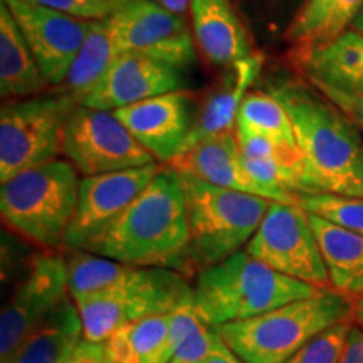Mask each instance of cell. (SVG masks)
Here are the masks:
<instances>
[{"label": "cell", "instance_id": "1", "mask_svg": "<svg viewBox=\"0 0 363 363\" xmlns=\"http://www.w3.org/2000/svg\"><path fill=\"white\" fill-rule=\"evenodd\" d=\"M288 111L299 150V194L363 197V138L330 101L298 84L272 91Z\"/></svg>", "mask_w": 363, "mask_h": 363}, {"label": "cell", "instance_id": "2", "mask_svg": "<svg viewBox=\"0 0 363 363\" xmlns=\"http://www.w3.org/2000/svg\"><path fill=\"white\" fill-rule=\"evenodd\" d=\"M86 252L138 267H169L194 278L187 203L180 175L167 167Z\"/></svg>", "mask_w": 363, "mask_h": 363}, {"label": "cell", "instance_id": "3", "mask_svg": "<svg viewBox=\"0 0 363 363\" xmlns=\"http://www.w3.org/2000/svg\"><path fill=\"white\" fill-rule=\"evenodd\" d=\"M192 286L195 311L211 326L249 320L323 289L281 274L246 249L199 272Z\"/></svg>", "mask_w": 363, "mask_h": 363}, {"label": "cell", "instance_id": "4", "mask_svg": "<svg viewBox=\"0 0 363 363\" xmlns=\"http://www.w3.org/2000/svg\"><path fill=\"white\" fill-rule=\"evenodd\" d=\"M353 311L352 298L328 288L259 316L214 328L242 363H284L321 331L353 321Z\"/></svg>", "mask_w": 363, "mask_h": 363}, {"label": "cell", "instance_id": "5", "mask_svg": "<svg viewBox=\"0 0 363 363\" xmlns=\"http://www.w3.org/2000/svg\"><path fill=\"white\" fill-rule=\"evenodd\" d=\"M79 172L69 160H52L4 182L0 214L12 233L40 251L66 249L79 195Z\"/></svg>", "mask_w": 363, "mask_h": 363}, {"label": "cell", "instance_id": "6", "mask_svg": "<svg viewBox=\"0 0 363 363\" xmlns=\"http://www.w3.org/2000/svg\"><path fill=\"white\" fill-rule=\"evenodd\" d=\"M179 174V172H177ZM187 203L194 278L246 249L272 201L179 174Z\"/></svg>", "mask_w": 363, "mask_h": 363}, {"label": "cell", "instance_id": "7", "mask_svg": "<svg viewBox=\"0 0 363 363\" xmlns=\"http://www.w3.org/2000/svg\"><path fill=\"white\" fill-rule=\"evenodd\" d=\"M192 301L189 276L169 267L130 266L110 288L74 303L83 320L84 340L104 343L125 326L167 315Z\"/></svg>", "mask_w": 363, "mask_h": 363}, {"label": "cell", "instance_id": "8", "mask_svg": "<svg viewBox=\"0 0 363 363\" xmlns=\"http://www.w3.org/2000/svg\"><path fill=\"white\" fill-rule=\"evenodd\" d=\"M78 104V99L67 93L4 104L0 111L2 184L21 172L57 160L66 123Z\"/></svg>", "mask_w": 363, "mask_h": 363}, {"label": "cell", "instance_id": "9", "mask_svg": "<svg viewBox=\"0 0 363 363\" xmlns=\"http://www.w3.org/2000/svg\"><path fill=\"white\" fill-rule=\"evenodd\" d=\"M246 251L281 274L316 288H330L310 216L298 202H271Z\"/></svg>", "mask_w": 363, "mask_h": 363}, {"label": "cell", "instance_id": "10", "mask_svg": "<svg viewBox=\"0 0 363 363\" xmlns=\"http://www.w3.org/2000/svg\"><path fill=\"white\" fill-rule=\"evenodd\" d=\"M62 153L84 177L113 174L155 163L115 111L78 104L67 120Z\"/></svg>", "mask_w": 363, "mask_h": 363}, {"label": "cell", "instance_id": "11", "mask_svg": "<svg viewBox=\"0 0 363 363\" xmlns=\"http://www.w3.org/2000/svg\"><path fill=\"white\" fill-rule=\"evenodd\" d=\"M69 294V267L61 251H43L16 286L0 315V363L57 310Z\"/></svg>", "mask_w": 363, "mask_h": 363}, {"label": "cell", "instance_id": "12", "mask_svg": "<svg viewBox=\"0 0 363 363\" xmlns=\"http://www.w3.org/2000/svg\"><path fill=\"white\" fill-rule=\"evenodd\" d=\"M160 170V163L155 162L138 169L83 177L78 207L66 235L67 251H84L106 233Z\"/></svg>", "mask_w": 363, "mask_h": 363}, {"label": "cell", "instance_id": "13", "mask_svg": "<svg viewBox=\"0 0 363 363\" xmlns=\"http://www.w3.org/2000/svg\"><path fill=\"white\" fill-rule=\"evenodd\" d=\"M108 19L120 54H140L180 67L195 59L194 39L184 19L153 0H130Z\"/></svg>", "mask_w": 363, "mask_h": 363}, {"label": "cell", "instance_id": "14", "mask_svg": "<svg viewBox=\"0 0 363 363\" xmlns=\"http://www.w3.org/2000/svg\"><path fill=\"white\" fill-rule=\"evenodd\" d=\"M19 24L49 84L66 83L94 21L78 19L30 0H2Z\"/></svg>", "mask_w": 363, "mask_h": 363}, {"label": "cell", "instance_id": "15", "mask_svg": "<svg viewBox=\"0 0 363 363\" xmlns=\"http://www.w3.org/2000/svg\"><path fill=\"white\" fill-rule=\"evenodd\" d=\"M185 88L180 66L140 54H120L79 104L115 111Z\"/></svg>", "mask_w": 363, "mask_h": 363}, {"label": "cell", "instance_id": "16", "mask_svg": "<svg viewBox=\"0 0 363 363\" xmlns=\"http://www.w3.org/2000/svg\"><path fill=\"white\" fill-rule=\"evenodd\" d=\"M136 142L147 148L157 162L169 163L179 155L192 128V106L184 91H174L115 110Z\"/></svg>", "mask_w": 363, "mask_h": 363}, {"label": "cell", "instance_id": "17", "mask_svg": "<svg viewBox=\"0 0 363 363\" xmlns=\"http://www.w3.org/2000/svg\"><path fill=\"white\" fill-rule=\"evenodd\" d=\"M179 174H189L211 184L272 201L269 190L257 184L244 163L238 133L212 136L177 155L169 163ZM274 202V201H272Z\"/></svg>", "mask_w": 363, "mask_h": 363}, {"label": "cell", "instance_id": "18", "mask_svg": "<svg viewBox=\"0 0 363 363\" xmlns=\"http://www.w3.org/2000/svg\"><path fill=\"white\" fill-rule=\"evenodd\" d=\"M261 67L262 57L257 54H251L229 66L220 88L208 98L206 106L194 120L179 155L212 136L233 133L234 126L238 125L240 104L246 99L247 89L254 79L259 76Z\"/></svg>", "mask_w": 363, "mask_h": 363}, {"label": "cell", "instance_id": "19", "mask_svg": "<svg viewBox=\"0 0 363 363\" xmlns=\"http://www.w3.org/2000/svg\"><path fill=\"white\" fill-rule=\"evenodd\" d=\"M190 12L199 48L212 62L230 66L251 56L247 34L229 0H192Z\"/></svg>", "mask_w": 363, "mask_h": 363}, {"label": "cell", "instance_id": "20", "mask_svg": "<svg viewBox=\"0 0 363 363\" xmlns=\"http://www.w3.org/2000/svg\"><path fill=\"white\" fill-rule=\"evenodd\" d=\"M310 216L318 246L330 276V288L358 299L363 296V235Z\"/></svg>", "mask_w": 363, "mask_h": 363}, {"label": "cell", "instance_id": "21", "mask_svg": "<svg viewBox=\"0 0 363 363\" xmlns=\"http://www.w3.org/2000/svg\"><path fill=\"white\" fill-rule=\"evenodd\" d=\"M49 83L12 12L0 0V91L9 99L40 93Z\"/></svg>", "mask_w": 363, "mask_h": 363}, {"label": "cell", "instance_id": "22", "mask_svg": "<svg viewBox=\"0 0 363 363\" xmlns=\"http://www.w3.org/2000/svg\"><path fill=\"white\" fill-rule=\"evenodd\" d=\"M84 340L83 320L67 298L21 347L2 363H65Z\"/></svg>", "mask_w": 363, "mask_h": 363}, {"label": "cell", "instance_id": "23", "mask_svg": "<svg viewBox=\"0 0 363 363\" xmlns=\"http://www.w3.org/2000/svg\"><path fill=\"white\" fill-rule=\"evenodd\" d=\"M104 358L111 363H170V313L136 321L104 342Z\"/></svg>", "mask_w": 363, "mask_h": 363}, {"label": "cell", "instance_id": "24", "mask_svg": "<svg viewBox=\"0 0 363 363\" xmlns=\"http://www.w3.org/2000/svg\"><path fill=\"white\" fill-rule=\"evenodd\" d=\"M363 0H308L294 19L289 38L305 57L316 48L326 45L355 24Z\"/></svg>", "mask_w": 363, "mask_h": 363}, {"label": "cell", "instance_id": "25", "mask_svg": "<svg viewBox=\"0 0 363 363\" xmlns=\"http://www.w3.org/2000/svg\"><path fill=\"white\" fill-rule=\"evenodd\" d=\"M118 56L120 51L115 43L110 19L94 21L67 74L66 93L78 99V103L83 101V98L98 84Z\"/></svg>", "mask_w": 363, "mask_h": 363}, {"label": "cell", "instance_id": "26", "mask_svg": "<svg viewBox=\"0 0 363 363\" xmlns=\"http://www.w3.org/2000/svg\"><path fill=\"white\" fill-rule=\"evenodd\" d=\"M238 130L246 133H259L288 150H298L296 136L288 111L274 94H247L238 115Z\"/></svg>", "mask_w": 363, "mask_h": 363}, {"label": "cell", "instance_id": "27", "mask_svg": "<svg viewBox=\"0 0 363 363\" xmlns=\"http://www.w3.org/2000/svg\"><path fill=\"white\" fill-rule=\"evenodd\" d=\"M170 338L174 360L184 363H202L222 343L214 326L199 316L192 303L170 313Z\"/></svg>", "mask_w": 363, "mask_h": 363}, {"label": "cell", "instance_id": "28", "mask_svg": "<svg viewBox=\"0 0 363 363\" xmlns=\"http://www.w3.org/2000/svg\"><path fill=\"white\" fill-rule=\"evenodd\" d=\"M66 257L69 267V294L74 301L110 288L130 267V264L86 251H67Z\"/></svg>", "mask_w": 363, "mask_h": 363}, {"label": "cell", "instance_id": "29", "mask_svg": "<svg viewBox=\"0 0 363 363\" xmlns=\"http://www.w3.org/2000/svg\"><path fill=\"white\" fill-rule=\"evenodd\" d=\"M298 203L308 214L323 217L333 224L363 235V197L311 194L298 195Z\"/></svg>", "mask_w": 363, "mask_h": 363}, {"label": "cell", "instance_id": "30", "mask_svg": "<svg viewBox=\"0 0 363 363\" xmlns=\"http://www.w3.org/2000/svg\"><path fill=\"white\" fill-rule=\"evenodd\" d=\"M352 321L330 326L284 363H340Z\"/></svg>", "mask_w": 363, "mask_h": 363}, {"label": "cell", "instance_id": "31", "mask_svg": "<svg viewBox=\"0 0 363 363\" xmlns=\"http://www.w3.org/2000/svg\"><path fill=\"white\" fill-rule=\"evenodd\" d=\"M52 11L86 21H103L125 7L130 0H30Z\"/></svg>", "mask_w": 363, "mask_h": 363}, {"label": "cell", "instance_id": "32", "mask_svg": "<svg viewBox=\"0 0 363 363\" xmlns=\"http://www.w3.org/2000/svg\"><path fill=\"white\" fill-rule=\"evenodd\" d=\"M318 88L323 91L325 96L328 98L331 103L340 106V110H342L345 115L352 118L353 123L358 126V130H360L363 135V96H360V94L343 93V91L338 89L325 88V86H318Z\"/></svg>", "mask_w": 363, "mask_h": 363}, {"label": "cell", "instance_id": "33", "mask_svg": "<svg viewBox=\"0 0 363 363\" xmlns=\"http://www.w3.org/2000/svg\"><path fill=\"white\" fill-rule=\"evenodd\" d=\"M104 343L83 340L65 363H103Z\"/></svg>", "mask_w": 363, "mask_h": 363}, {"label": "cell", "instance_id": "34", "mask_svg": "<svg viewBox=\"0 0 363 363\" xmlns=\"http://www.w3.org/2000/svg\"><path fill=\"white\" fill-rule=\"evenodd\" d=\"M340 363H363V328L352 325Z\"/></svg>", "mask_w": 363, "mask_h": 363}, {"label": "cell", "instance_id": "35", "mask_svg": "<svg viewBox=\"0 0 363 363\" xmlns=\"http://www.w3.org/2000/svg\"><path fill=\"white\" fill-rule=\"evenodd\" d=\"M202 363H242L233 352L227 348V345L222 342L212 355H208Z\"/></svg>", "mask_w": 363, "mask_h": 363}, {"label": "cell", "instance_id": "36", "mask_svg": "<svg viewBox=\"0 0 363 363\" xmlns=\"http://www.w3.org/2000/svg\"><path fill=\"white\" fill-rule=\"evenodd\" d=\"M153 2H157L158 6L167 9V11L177 13V16H182V13L187 12V9H190L192 0H153Z\"/></svg>", "mask_w": 363, "mask_h": 363}, {"label": "cell", "instance_id": "37", "mask_svg": "<svg viewBox=\"0 0 363 363\" xmlns=\"http://www.w3.org/2000/svg\"><path fill=\"white\" fill-rule=\"evenodd\" d=\"M353 320L357 321L358 326L363 328V296L355 299V311H353Z\"/></svg>", "mask_w": 363, "mask_h": 363}, {"label": "cell", "instance_id": "38", "mask_svg": "<svg viewBox=\"0 0 363 363\" xmlns=\"http://www.w3.org/2000/svg\"><path fill=\"white\" fill-rule=\"evenodd\" d=\"M348 93H350V94H360V96H363V66H362L360 72H358L355 83H353L352 89L348 91Z\"/></svg>", "mask_w": 363, "mask_h": 363}, {"label": "cell", "instance_id": "39", "mask_svg": "<svg viewBox=\"0 0 363 363\" xmlns=\"http://www.w3.org/2000/svg\"><path fill=\"white\" fill-rule=\"evenodd\" d=\"M353 26H355V30H358V33H363V7H362L360 13H358L355 24H353Z\"/></svg>", "mask_w": 363, "mask_h": 363}, {"label": "cell", "instance_id": "40", "mask_svg": "<svg viewBox=\"0 0 363 363\" xmlns=\"http://www.w3.org/2000/svg\"><path fill=\"white\" fill-rule=\"evenodd\" d=\"M103 363H111V362H108V360H106V358H104V360H103Z\"/></svg>", "mask_w": 363, "mask_h": 363}]
</instances>
